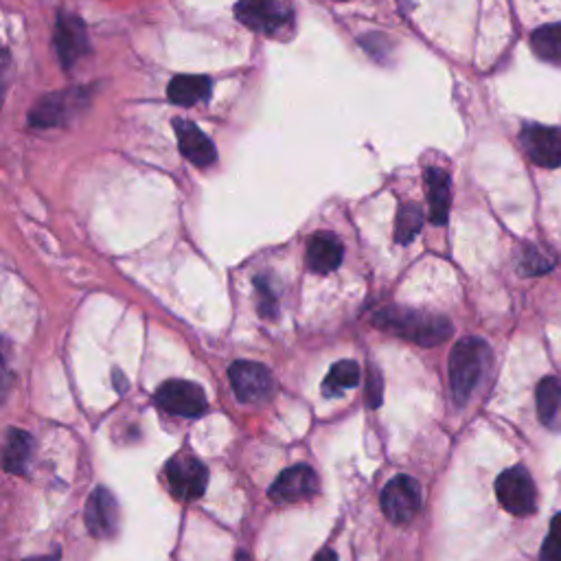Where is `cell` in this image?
I'll return each mask as SVG.
<instances>
[{"mask_svg": "<svg viewBox=\"0 0 561 561\" xmlns=\"http://www.w3.org/2000/svg\"><path fill=\"white\" fill-rule=\"evenodd\" d=\"M373 323L377 329L402 336L423 347L439 345V342L448 340L452 336V323L448 318L439 314L419 312V309L384 307L382 312H377L373 316Z\"/></svg>", "mask_w": 561, "mask_h": 561, "instance_id": "cell-1", "label": "cell"}, {"mask_svg": "<svg viewBox=\"0 0 561 561\" xmlns=\"http://www.w3.org/2000/svg\"><path fill=\"white\" fill-rule=\"evenodd\" d=\"M491 351L485 340L463 338L450 353V386L456 404H465L483 377Z\"/></svg>", "mask_w": 561, "mask_h": 561, "instance_id": "cell-2", "label": "cell"}, {"mask_svg": "<svg viewBox=\"0 0 561 561\" xmlns=\"http://www.w3.org/2000/svg\"><path fill=\"white\" fill-rule=\"evenodd\" d=\"M90 103V93L86 88H68L60 93L42 97L29 112V123L33 128H57V125L71 123L79 112Z\"/></svg>", "mask_w": 561, "mask_h": 561, "instance_id": "cell-3", "label": "cell"}, {"mask_svg": "<svg viewBox=\"0 0 561 561\" xmlns=\"http://www.w3.org/2000/svg\"><path fill=\"white\" fill-rule=\"evenodd\" d=\"M235 16L250 31L277 36L294 18L290 0H239Z\"/></svg>", "mask_w": 561, "mask_h": 561, "instance_id": "cell-4", "label": "cell"}, {"mask_svg": "<svg viewBox=\"0 0 561 561\" xmlns=\"http://www.w3.org/2000/svg\"><path fill=\"white\" fill-rule=\"evenodd\" d=\"M382 511L393 524H408L423 505L421 485L412 476H395L382 489Z\"/></svg>", "mask_w": 561, "mask_h": 561, "instance_id": "cell-5", "label": "cell"}, {"mask_svg": "<svg viewBox=\"0 0 561 561\" xmlns=\"http://www.w3.org/2000/svg\"><path fill=\"white\" fill-rule=\"evenodd\" d=\"M496 496L502 509L526 518L535 511V483L524 467H511L496 480Z\"/></svg>", "mask_w": 561, "mask_h": 561, "instance_id": "cell-6", "label": "cell"}, {"mask_svg": "<svg viewBox=\"0 0 561 561\" xmlns=\"http://www.w3.org/2000/svg\"><path fill=\"white\" fill-rule=\"evenodd\" d=\"M228 377H231L233 391L239 402L261 404L272 395V373L268 366L259 362L237 360L231 364V369H228Z\"/></svg>", "mask_w": 561, "mask_h": 561, "instance_id": "cell-7", "label": "cell"}, {"mask_svg": "<svg viewBox=\"0 0 561 561\" xmlns=\"http://www.w3.org/2000/svg\"><path fill=\"white\" fill-rule=\"evenodd\" d=\"M156 404L171 415L196 419L202 417L209 402L198 384L185 380H169L156 391Z\"/></svg>", "mask_w": 561, "mask_h": 561, "instance_id": "cell-8", "label": "cell"}, {"mask_svg": "<svg viewBox=\"0 0 561 561\" xmlns=\"http://www.w3.org/2000/svg\"><path fill=\"white\" fill-rule=\"evenodd\" d=\"M167 478L174 496L180 500H198L204 494L206 483H209V472L196 456L180 454L169 461Z\"/></svg>", "mask_w": 561, "mask_h": 561, "instance_id": "cell-9", "label": "cell"}, {"mask_svg": "<svg viewBox=\"0 0 561 561\" xmlns=\"http://www.w3.org/2000/svg\"><path fill=\"white\" fill-rule=\"evenodd\" d=\"M53 44L57 57H60V64L66 68V71H71L79 57H84L90 51L88 31L82 18H77L75 14L57 16Z\"/></svg>", "mask_w": 561, "mask_h": 561, "instance_id": "cell-10", "label": "cell"}, {"mask_svg": "<svg viewBox=\"0 0 561 561\" xmlns=\"http://www.w3.org/2000/svg\"><path fill=\"white\" fill-rule=\"evenodd\" d=\"M520 143L537 167H561V132L544 128V125H526L520 134Z\"/></svg>", "mask_w": 561, "mask_h": 561, "instance_id": "cell-11", "label": "cell"}, {"mask_svg": "<svg viewBox=\"0 0 561 561\" xmlns=\"http://www.w3.org/2000/svg\"><path fill=\"white\" fill-rule=\"evenodd\" d=\"M318 491V476L312 467L296 465L285 469L274 480L270 487V498L279 505H290V502H301L312 498Z\"/></svg>", "mask_w": 561, "mask_h": 561, "instance_id": "cell-12", "label": "cell"}, {"mask_svg": "<svg viewBox=\"0 0 561 561\" xmlns=\"http://www.w3.org/2000/svg\"><path fill=\"white\" fill-rule=\"evenodd\" d=\"M86 526L99 540H110L119 531V505L108 489H95L86 505Z\"/></svg>", "mask_w": 561, "mask_h": 561, "instance_id": "cell-13", "label": "cell"}, {"mask_svg": "<svg viewBox=\"0 0 561 561\" xmlns=\"http://www.w3.org/2000/svg\"><path fill=\"white\" fill-rule=\"evenodd\" d=\"M174 132L178 136L180 154L185 156L189 163L198 167H209L217 160V150L213 141L206 136L196 123L187 119H174Z\"/></svg>", "mask_w": 561, "mask_h": 561, "instance_id": "cell-14", "label": "cell"}, {"mask_svg": "<svg viewBox=\"0 0 561 561\" xmlns=\"http://www.w3.org/2000/svg\"><path fill=\"white\" fill-rule=\"evenodd\" d=\"M345 248L334 233H316L307 246V268L316 274L334 272L340 263Z\"/></svg>", "mask_w": 561, "mask_h": 561, "instance_id": "cell-15", "label": "cell"}, {"mask_svg": "<svg viewBox=\"0 0 561 561\" xmlns=\"http://www.w3.org/2000/svg\"><path fill=\"white\" fill-rule=\"evenodd\" d=\"M167 97L176 106H198L211 97V79L202 75H178L169 82Z\"/></svg>", "mask_w": 561, "mask_h": 561, "instance_id": "cell-16", "label": "cell"}, {"mask_svg": "<svg viewBox=\"0 0 561 561\" xmlns=\"http://www.w3.org/2000/svg\"><path fill=\"white\" fill-rule=\"evenodd\" d=\"M537 412H540V421L548 430L561 432V380L548 375L537 384L535 391Z\"/></svg>", "mask_w": 561, "mask_h": 561, "instance_id": "cell-17", "label": "cell"}, {"mask_svg": "<svg viewBox=\"0 0 561 561\" xmlns=\"http://www.w3.org/2000/svg\"><path fill=\"white\" fill-rule=\"evenodd\" d=\"M426 187H428V202H430V222L445 224L450 215V176L443 169L432 167L426 171Z\"/></svg>", "mask_w": 561, "mask_h": 561, "instance_id": "cell-18", "label": "cell"}, {"mask_svg": "<svg viewBox=\"0 0 561 561\" xmlns=\"http://www.w3.org/2000/svg\"><path fill=\"white\" fill-rule=\"evenodd\" d=\"M33 452V439L25 430L11 428L5 443V469L9 474H25Z\"/></svg>", "mask_w": 561, "mask_h": 561, "instance_id": "cell-19", "label": "cell"}, {"mask_svg": "<svg viewBox=\"0 0 561 561\" xmlns=\"http://www.w3.org/2000/svg\"><path fill=\"white\" fill-rule=\"evenodd\" d=\"M360 384V366L353 360H340L331 366L323 382V395L325 397H340L349 388H356Z\"/></svg>", "mask_w": 561, "mask_h": 561, "instance_id": "cell-20", "label": "cell"}, {"mask_svg": "<svg viewBox=\"0 0 561 561\" xmlns=\"http://www.w3.org/2000/svg\"><path fill=\"white\" fill-rule=\"evenodd\" d=\"M531 49L542 62L561 66V25H544L531 33Z\"/></svg>", "mask_w": 561, "mask_h": 561, "instance_id": "cell-21", "label": "cell"}, {"mask_svg": "<svg viewBox=\"0 0 561 561\" xmlns=\"http://www.w3.org/2000/svg\"><path fill=\"white\" fill-rule=\"evenodd\" d=\"M423 226V213L417 204H404L397 213V226H395V239L397 244H410L415 239Z\"/></svg>", "mask_w": 561, "mask_h": 561, "instance_id": "cell-22", "label": "cell"}, {"mask_svg": "<svg viewBox=\"0 0 561 561\" xmlns=\"http://www.w3.org/2000/svg\"><path fill=\"white\" fill-rule=\"evenodd\" d=\"M555 266V257L551 253H542L537 246H529L522 255V270L524 274H546Z\"/></svg>", "mask_w": 561, "mask_h": 561, "instance_id": "cell-23", "label": "cell"}, {"mask_svg": "<svg viewBox=\"0 0 561 561\" xmlns=\"http://www.w3.org/2000/svg\"><path fill=\"white\" fill-rule=\"evenodd\" d=\"M257 285V292H259V312L261 316L266 318H274L277 314V290L270 285V279L266 277H259L255 281Z\"/></svg>", "mask_w": 561, "mask_h": 561, "instance_id": "cell-24", "label": "cell"}, {"mask_svg": "<svg viewBox=\"0 0 561 561\" xmlns=\"http://www.w3.org/2000/svg\"><path fill=\"white\" fill-rule=\"evenodd\" d=\"M382 391H384V382L380 377V371L371 369V377H369V386H366V404L371 408H377L382 404Z\"/></svg>", "mask_w": 561, "mask_h": 561, "instance_id": "cell-25", "label": "cell"}, {"mask_svg": "<svg viewBox=\"0 0 561 561\" xmlns=\"http://www.w3.org/2000/svg\"><path fill=\"white\" fill-rule=\"evenodd\" d=\"M540 561H561V542L548 535L544 546H542Z\"/></svg>", "mask_w": 561, "mask_h": 561, "instance_id": "cell-26", "label": "cell"}, {"mask_svg": "<svg viewBox=\"0 0 561 561\" xmlns=\"http://www.w3.org/2000/svg\"><path fill=\"white\" fill-rule=\"evenodd\" d=\"M548 535L555 537V540L561 542V513H557L553 522H551V529H548Z\"/></svg>", "mask_w": 561, "mask_h": 561, "instance_id": "cell-27", "label": "cell"}, {"mask_svg": "<svg viewBox=\"0 0 561 561\" xmlns=\"http://www.w3.org/2000/svg\"><path fill=\"white\" fill-rule=\"evenodd\" d=\"M312 561H338V555L336 551H331V548H323Z\"/></svg>", "mask_w": 561, "mask_h": 561, "instance_id": "cell-28", "label": "cell"}, {"mask_svg": "<svg viewBox=\"0 0 561 561\" xmlns=\"http://www.w3.org/2000/svg\"><path fill=\"white\" fill-rule=\"evenodd\" d=\"M25 561H60V553L47 555V557H33V559H25Z\"/></svg>", "mask_w": 561, "mask_h": 561, "instance_id": "cell-29", "label": "cell"}, {"mask_svg": "<svg viewBox=\"0 0 561 561\" xmlns=\"http://www.w3.org/2000/svg\"><path fill=\"white\" fill-rule=\"evenodd\" d=\"M237 561H248V555H246L244 551H239V555H237Z\"/></svg>", "mask_w": 561, "mask_h": 561, "instance_id": "cell-30", "label": "cell"}]
</instances>
